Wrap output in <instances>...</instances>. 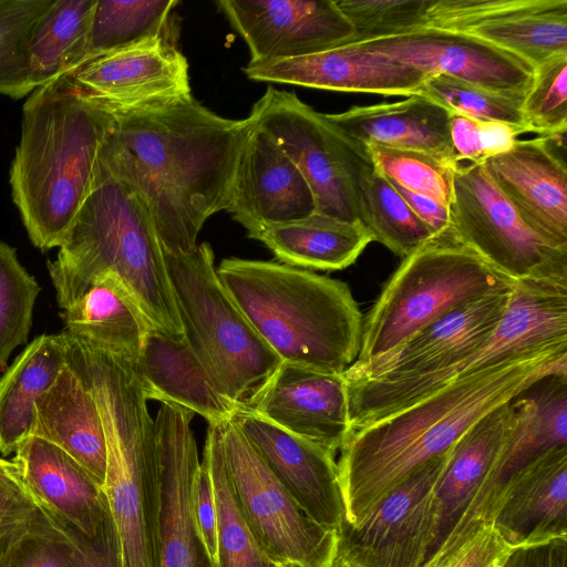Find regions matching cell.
<instances>
[{
	"label": "cell",
	"mask_w": 567,
	"mask_h": 567,
	"mask_svg": "<svg viewBox=\"0 0 567 567\" xmlns=\"http://www.w3.org/2000/svg\"><path fill=\"white\" fill-rule=\"evenodd\" d=\"M250 120L217 115L193 95L113 117L99 168L147 209L163 248L187 251L226 210Z\"/></svg>",
	"instance_id": "1"
},
{
	"label": "cell",
	"mask_w": 567,
	"mask_h": 567,
	"mask_svg": "<svg viewBox=\"0 0 567 567\" xmlns=\"http://www.w3.org/2000/svg\"><path fill=\"white\" fill-rule=\"evenodd\" d=\"M556 374H567V344L472 373L352 431L337 462L346 523L357 525L385 494L449 452L485 415Z\"/></svg>",
	"instance_id": "2"
},
{
	"label": "cell",
	"mask_w": 567,
	"mask_h": 567,
	"mask_svg": "<svg viewBox=\"0 0 567 567\" xmlns=\"http://www.w3.org/2000/svg\"><path fill=\"white\" fill-rule=\"evenodd\" d=\"M112 123L111 115L81 97L66 75L27 99L10 185L28 236L40 250L61 246L94 188Z\"/></svg>",
	"instance_id": "3"
},
{
	"label": "cell",
	"mask_w": 567,
	"mask_h": 567,
	"mask_svg": "<svg viewBox=\"0 0 567 567\" xmlns=\"http://www.w3.org/2000/svg\"><path fill=\"white\" fill-rule=\"evenodd\" d=\"M66 358L101 415L107 451L103 492L124 567H158L157 433L134 359L79 338L69 340Z\"/></svg>",
	"instance_id": "4"
},
{
	"label": "cell",
	"mask_w": 567,
	"mask_h": 567,
	"mask_svg": "<svg viewBox=\"0 0 567 567\" xmlns=\"http://www.w3.org/2000/svg\"><path fill=\"white\" fill-rule=\"evenodd\" d=\"M217 275L281 361L343 374L357 360L363 317L347 282L286 264L224 259Z\"/></svg>",
	"instance_id": "5"
},
{
	"label": "cell",
	"mask_w": 567,
	"mask_h": 567,
	"mask_svg": "<svg viewBox=\"0 0 567 567\" xmlns=\"http://www.w3.org/2000/svg\"><path fill=\"white\" fill-rule=\"evenodd\" d=\"M59 307L64 310L100 276L116 275L132 292L153 329L183 338L163 246L138 197L97 172L94 188L48 261Z\"/></svg>",
	"instance_id": "6"
},
{
	"label": "cell",
	"mask_w": 567,
	"mask_h": 567,
	"mask_svg": "<svg viewBox=\"0 0 567 567\" xmlns=\"http://www.w3.org/2000/svg\"><path fill=\"white\" fill-rule=\"evenodd\" d=\"M567 344V279L514 281L491 334L437 369L403 377L346 380L351 432L472 373L520 354Z\"/></svg>",
	"instance_id": "7"
},
{
	"label": "cell",
	"mask_w": 567,
	"mask_h": 567,
	"mask_svg": "<svg viewBox=\"0 0 567 567\" xmlns=\"http://www.w3.org/2000/svg\"><path fill=\"white\" fill-rule=\"evenodd\" d=\"M513 281L462 244L451 226L404 257L362 322L355 363L380 357L450 312Z\"/></svg>",
	"instance_id": "8"
},
{
	"label": "cell",
	"mask_w": 567,
	"mask_h": 567,
	"mask_svg": "<svg viewBox=\"0 0 567 567\" xmlns=\"http://www.w3.org/2000/svg\"><path fill=\"white\" fill-rule=\"evenodd\" d=\"M183 337L218 391L239 404L279 365L221 284L208 243L187 251L163 248Z\"/></svg>",
	"instance_id": "9"
},
{
	"label": "cell",
	"mask_w": 567,
	"mask_h": 567,
	"mask_svg": "<svg viewBox=\"0 0 567 567\" xmlns=\"http://www.w3.org/2000/svg\"><path fill=\"white\" fill-rule=\"evenodd\" d=\"M223 444L233 489L261 549L276 564L332 567L340 534L308 517L240 430L223 425Z\"/></svg>",
	"instance_id": "10"
},
{
	"label": "cell",
	"mask_w": 567,
	"mask_h": 567,
	"mask_svg": "<svg viewBox=\"0 0 567 567\" xmlns=\"http://www.w3.org/2000/svg\"><path fill=\"white\" fill-rule=\"evenodd\" d=\"M449 209L457 239L511 281L567 279V250L523 223L484 164L458 163Z\"/></svg>",
	"instance_id": "11"
},
{
	"label": "cell",
	"mask_w": 567,
	"mask_h": 567,
	"mask_svg": "<svg viewBox=\"0 0 567 567\" xmlns=\"http://www.w3.org/2000/svg\"><path fill=\"white\" fill-rule=\"evenodd\" d=\"M450 451L414 471L357 525L344 520L338 555L358 567H421L432 553L434 488Z\"/></svg>",
	"instance_id": "12"
},
{
	"label": "cell",
	"mask_w": 567,
	"mask_h": 567,
	"mask_svg": "<svg viewBox=\"0 0 567 567\" xmlns=\"http://www.w3.org/2000/svg\"><path fill=\"white\" fill-rule=\"evenodd\" d=\"M248 117L298 166L312 190L317 213L358 220L344 161L347 137L324 113L317 112L292 92L269 86Z\"/></svg>",
	"instance_id": "13"
},
{
	"label": "cell",
	"mask_w": 567,
	"mask_h": 567,
	"mask_svg": "<svg viewBox=\"0 0 567 567\" xmlns=\"http://www.w3.org/2000/svg\"><path fill=\"white\" fill-rule=\"evenodd\" d=\"M66 76L83 100L112 117L192 96L188 63L175 38L95 56Z\"/></svg>",
	"instance_id": "14"
},
{
	"label": "cell",
	"mask_w": 567,
	"mask_h": 567,
	"mask_svg": "<svg viewBox=\"0 0 567 567\" xmlns=\"http://www.w3.org/2000/svg\"><path fill=\"white\" fill-rule=\"evenodd\" d=\"M413 65L425 73L445 74L491 92L524 97L534 66L480 38L437 28L350 43Z\"/></svg>",
	"instance_id": "15"
},
{
	"label": "cell",
	"mask_w": 567,
	"mask_h": 567,
	"mask_svg": "<svg viewBox=\"0 0 567 567\" xmlns=\"http://www.w3.org/2000/svg\"><path fill=\"white\" fill-rule=\"evenodd\" d=\"M425 28L463 32L533 66L567 52V0H432Z\"/></svg>",
	"instance_id": "16"
},
{
	"label": "cell",
	"mask_w": 567,
	"mask_h": 567,
	"mask_svg": "<svg viewBox=\"0 0 567 567\" xmlns=\"http://www.w3.org/2000/svg\"><path fill=\"white\" fill-rule=\"evenodd\" d=\"M194 413L161 403L155 419L159 478L158 567H216L197 526L192 485L199 467Z\"/></svg>",
	"instance_id": "17"
},
{
	"label": "cell",
	"mask_w": 567,
	"mask_h": 567,
	"mask_svg": "<svg viewBox=\"0 0 567 567\" xmlns=\"http://www.w3.org/2000/svg\"><path fill=\"white\" fill-rule=\"evenodd\" d=\"M218 8L258 64L346 44L353 29L334 0H219Z\"/></svg>",
	"instance_id": "18"
},
{
	"label": "cell",
	"mask_w": 567,
	"mask_h": 567,
	"mask_svg": "<svg viewBox=\"0 0 567 567\" xmlns=\"http://www.w3.org/2000/svg\"><path fill=\"white\" fill-rule=\"evenodd\" d=\"M240 405L334 455L351 432L343 374L281 361Z\"/></svg>",
	"instance_id": "19"
},
{
	"label": "cell",
	"mask_w": 567,
	"mask_h": 567,
	"mask_svg": "<svg viewBox=\"0 0 567 567\" xmlns=\"http://www.w3.org/2000/svg\"><path fill=\"white\" fill-rule=\"evenodd\" d=\"M231 422L240 430L301 511L340 533L344 503L334 454L238 405Z\"/></svg>",
	"instance_id": "20"
},
{
	"label": "cell",
	"mask_w": 567,
	"mask_h": 567,
	"mask_svg": "<svg viewBox=\"0 0 567 567\" xmlns=\"http://www.w3.org/2000/svg\"><path fill=\"white\" fill-rule=\"evenodd\" d=\"M226 212L246 228L248 237L265 226L301 219L317 212L312 190L298 166L251 121Z\"/></svg>",
	"instance_id": "21"
},
{
	"label": "cell",
	"mask_w": 567,
	"mask_h": 567,
	"mask_svg": "<svg viewBox=\"0 0 567 567\" xmlns=\"http://www.w3.org/2000/svg\"><path fill=\"white\" fill-rule=\"evenodd\" d=\"M484 167L523 223L548 246L567 250V167L550 138L517 140Z\"/></svg>",
	"instance_id": "22"
},
{
	"label": "cell",
	"mask_w": 567,
	"mask_h": 567,
	"mask_svg": "<svg viewBox=\"0 0 567 567\" xmlns=\"http://www.w3.org/2000/svg\"><path fill=\"white\" fill-rule=\"evenodd\" d=\"M244 72L250 80L259 82L404 96L420 94L430 76L413 65L353 44L300 58L248 63Z\"/></svg>",
	"instance_id": "23"
},
{
	"label": "cell",
	"mask_w": 567,
	"mask_h": 567,
	"mask_svg": "<svg viewBox=\"0 0 567 567\" xmlns=\"http://www.w3.org/2000/svg\"><path fill=\"white\" fill-rule=\"evenodd\" d=\"M512 289L476 299L433 322L393 350L346 370V380L427 372L483 342L504 316Z\"/></svg>",
	"instance_id": "24"
},
{
	"label": "cell",
	"mask_w": 567,
	"mask_h": 567,
	"mask_svg": "<svg viewBox=\"0 0 567 567\" xmlns=\"http://www.w3.org/2000/svg\"><path fill=\"white\" fill-rule=\"evenodd\" d=\"M489 520L512 549L567 539V446L547 451L517 472Z\"/></svg>",
	"instance_id": "25"
},
{
	"label": "cell",
	"mask_w": 567,
	"mask_h": 567,
	"mask_svg": "<svg viewBox=\"0 0 567 567\" xmlns=\"http://www.w3.org/2000/svg\"><path fill=\"white\" fill-rule=\"evenodd\" d=\"M513 423L503 452L463 516L489 520L514 475L555 447L567 446V374L545 378L512 400Z\"/></svg>",
	"instance_id": "26"
},
{
	"label": "cell",
	"mask_w": 567,
	"mask_h": 567,
	"mask_svg": "<svg viewBox=\"0 0 567 567\" xmlns=\"http://www.w3.org/2000/svg\"><path fill=\"white\" fill-rule=\"evenodd\" d=\"M12 461L24 486L52 518L95 536L109 503L102 486L82 465L35 435L22 441Z\"/></svg>",
	"instance_id": "27"
},
{
	"label": "cell",
	"mask_w": 567,
	"mask_h": 567,
	"mask_svg": "<svg viewBox=\"0 0 567 567\" xmlns=\"http://www.w3.org/2000/svg\"><path fill=\"white\" fill-rule=\"evenodd\" d=\"M134 365L148 400L186 409L208 424L233 420L239 404L218 391L184 337L172 338L150 329Z\"/></svg>",
	"instance_id": "28"
},
{
	"label": "cell",
	"mask_w": 567,
	"mask_h": 567,
	"mask_svg": "<svg viewBox=\"0 0 567 567\" xmlns=\"http://www.w3.org/2000/svg\"><path fill=\"white\" fill-rule=\"evenodd\" d=\"M511 402L485 415L451 449L434 488L431 555L466 513L499 458L513 423Z\"/></svg>",
	"instance_id": "29"
},
{
	"label": "cell",
	"mask_w": 567,
	"mask_h": 567,
	"mask_svg": "<svg viewBox=\"0 0 567 567\" xmlns=\"http://www.w3.org/2000/svg\"><path fill=\"white\" fill-rule=\"evenodd\" d=\"M30 435L63 450L103 488L107 451L101 415L91 390L68 359L37 404Z\"/></svg>",
	"instance_id": "30"
},
{
	"label": "cell",
	"mask_w": 567,
	"mask_h": 567,
	"mask_svg": "<svg viewBox=\"0 0 567 567\" xmlns=\"http://www.w3.org/2000/svg\"><path fill=\"white\" fill-rule=\"evenodd\" d=\"M450 114L434 101L412 94L402 101L353 106L324 117L361 145L424 151L457 162L450 137Z\"/></svg>",
	"instance_id": "31"
},
{
	"label": "cell",
	"mask_w": 567,
	"mask_h": 567,
	"mask_svg": "<svg viewBox=\"0 0 567 567\" xmlns=\"http://www.w3.org/2000/svg\"><path fill=\"white\" fill-rule=\"evenodd\" d=\"M346 166L354 193L357 218L373 241L403 259L435 235L377 168L367 147L348 136Z\"/></svg>",
	"instance_id": "32"
},
{
	"label": "cell",
	"mask_w": 567,
	"mask_h": 567,
	"mask_svg": "<svg viewBox=\"0 0 567 567\" xmlns=\"http://www.w3.org/2000/svg\"><path fill=\"white\" fill-rule=\"evenodd\" d=\"M249 237L261 241L286 265L320 270L351 266L373 241L360 221L317 212L301 219L265 226Z\"/></svg>",
	"instance_id": "33"
},
{
	"label": "cell",
	"mask_w": 567,
	"mask_h": 567,
	"mask_svg": "<svg viewBox=\"0 0 567 567\" xmlns=\"http://www.w3.org/2000/svg\"><path fill=\"white\" fill-rule=\"evenodd\" d=\"M66 359L63 332L34 338L0 379V453L12 454L33 427L35 408Z\"/></svg>",
	"instance_id": "34"
},
{
	"label": "cell",
	"mask_w": 567,
	"mask_h": 567,
	"mask_svg": "<svg viewBox=\"0 0 567 567\" xmlns=\"http://www.w3.org/2000/svg\"><path fill=\"white\" fill-rule=\"evenodd\" d=\"M61 318L69 334L133 359L153 329L132 292L114 274L97 277L62 310Z\"/></svg>",
	"instance_id": "35"
},
{
	"label": "cell",
	"mask_w": 567,
	"mask_h": 567,
	"mask_svg": "<svg viewBox=\"0 0 567 567\" xmlns=\"http://www.w3.org/2000/svg\"><path fill=\"white\" fill-rule=\"evenodd\" d=\"M95 4L96 0H53L34 23L28 41V58L35 89L85 62Z\"/></svg>",
	"instance_id": "36"
},
{
	"label": "cell",
	"mask_w": 567,
	"mask_h": 567,
	"mask_svg": "<svg viewBox=\"0 0 567 567\" xmlns=\"http://www.w3.org/2000/svg\"><path fill=\"white\" fill-rule=\"evenodd\" d=\"M223 425L208 424L203 451V457L209 467L216 504L215 566L275 567L276 563L255 539L235 496L224 453Z\"/></svg>",
	"instance_id": "37"
},
{
	"label": "cell",
	"mask_w": 567,
	"mask_h": 567,
	"mask_svg": "<svg viewBox=\"0 0 567 567\" xmlns=\"http://www.w3.org/2000/svg\"><path fill=\"white\" fill-rule=\"evenodd\" d=\"M177 4L176 0H96L85 62L154 39H176L172 16Z\"/></svg>",
	"instance_id": "38"
},
{
	"label": "cell",
	"mask_w": 567,
	"mask_h": 567,
	"mask_svg": "<svg viewBox=\"0 0 567 567\" xmlns=\"http://www.w3.org/2000/svg\"><path fill=\"white\" fill-rule=\"evenodd\" d=\"M40 289L16 248L0 240V372L8 368L13 350L28 341Z\"/></svg>",
	"instance_id": "39"
},
{
	"label": "cell",
	"mask_w": 567,
	"mask_h": 567,
	"mask_svg": "<svg viewBox=\"0 0 567 567\" xmlns=\"http://www.w3.org/2000/svg\"><path fill=\"white\" fill-rule=\"evenodd\" d=\"M53 0H0V94L21 99L32 93L30 32Z\"/></svg>",
	"instance_id": "40"
},
{
	"label": "cell",
	"mask_w": 567,
	"mask_h": 567,
	"mask_svg": "<svg viewBox=\"0 0 567 567\" xmlns=\"http://www.w3.org/2000/svg\"><path fill=\"white\" fill-rule=\"evenodd\" d=\"M364 146L377 168L389 181L450 206L457 162L424 151Z\"/></svg>",
	"instance_id": "41"
},
{
	"label": "cell",
	"mask_w": 567,
	"mask_h": 567,
	"mask_svg": "<svg viewBox=\"0 0 567 567\" xmlns=\"http://www.w3.org/2000/svg\"><path fill=\"white\" fill-rule=\"evenodd\" d=\"M526 133L559 140L567 130V52L534 66L530 86L522 102Z\"/></svg>",
	"instance_id": "42"
},
{
	"label": "cell",
	"mask_w": 567,
	"mask_h": 567,
	"mask_svg": "<svg viewBox=\"0 0 567 567\" xmlns=\"http://www.w3.org/2000/svg\"><path fill=\"white\" fill-rule=\"evenodd\" d=\"M420 94L450 113L480 121L506 123L525 131L522 114L524 97L491 92L445 74L430 75Z\"/></svg>",
	"instance_id": "43"
},
{
	"label": "cell",
	"mask_w": 567,
	"mask_h": 567,
	"mask_svg": "<svg viewBox=\"0 0 567 567\" xmlns=\"http://www.w3.org/2000/svg\"><path fill=\"white\" fill-rule=\"evenodd\" d=\"M353 29L346 43L404 34L425 28L432 0H334Z\"/></svg>",
	"instance_id": "44"
},
{
	"label": "cell",
	"mask_w": 567,
	"mask_h": 567,
	"mask_svg": "<svg viewBox=\"0 0 567 567\" xmlns=\"http://www.w3.org/2000/svg\"><path fill=\"white\" fill-rule=\"evenodd\" d=\"M512 550L491 520L466 516L421 567H499Z\"/></svg>",
	"instance_id": "45"
},
{
	"label": "cell",
	"mask_w": 567,
	"mask_h": 567,
	"mask_svg": "<svg viewBox=\"0 0 567 567\" xmlns=\"http://www.w3.org/2000/svg\"><path fill=\"white\" fill-rule=\"evenodd\" d=\"M0 567H79L78 549L41 507L31 528L0 559Z\"/></svg>",
	"instance_id": "46"
},
{
	"label": "cell",
	"mask_w": 567,
	"mask_h": 567,
	"mask_svg": "<svg viewBox=\"0 0 567 567\" xmlns=\"http://www.w3.org/2000/svg\"><path fill=\"white\" fill-rule=\"evenodd\" d=\"M525 131L501 122L480 121L450 114V137L458 163L484 164L488 158L508 151Z\"/></svg>",
	"instance_id": "47"
},
{
	"label": "cell",
	"mask_w": 567,
	"mask_h": 567,
	"mask_svg": "<svg viewBox=\"0 0 567 567\" xmlns=\"http://www.w3.org/2000/svg\"><path fill=\"white\" fill-rule=\"evenodd\" d=\"M40 512L19 474L0 482V559L31 528Z\"/></svg>",
	"instance_id": "48"
},
{
	"label": "cell",
	"mask_w": 567,
	"mask_h": 567,
	"mask_svg": "<svg viewBox=\"0 0 567 567\" xmlns=\"http://www.w3.org/2000/svg\"><path fill=\"white\" fill-rule=\"evenodd\" d=\"M52 519L76 546L79 567H124L121 539L110 507L93 537L71 525Z\"/></svg>",
	"instance_id": "49"
},
{
	"label": "cell",
	"mask_w": 567,
	"mask_h": 567,
	"mask_svg": "<svg viewBox=\"0 0 567 567\" xmlns=\"http://www.w3.org/2000/svg\"><path fill=\"white\" fill-rule=\"evenodd\" d=\"M194 516L213 560L217 551V515L214 487L208 464L203 457L192 485Z\"/></svg>",
	"instance_id": "50"
},
{
	"label": "cell",
	"mask_w": 567,
	"mask_h": 567,
	"mask_svg": "<svg viewBox=\"0 0 567 567\" xmlns=\"http://www.w3.org/2000/svg\"><path fill=\"white\" fill-rule=\"evenodd\" d=\"M499 567H567V539L514 548Z\"/></svg>",
	"instance_id": "51"
},
{
	"label": "cell",
	"mask_w": 567,
	"mask_h": 567,
	"mask_svg": "<svg viewBox=\"0 0 567 567\" xmlns=\"http://www.w3.org/2000/svg\"><path fill=\"white\" fill-rule=\"evenodd\" d=\"M409 207L427 224L435 234L444 231L451 226L450 209L433 198L411 192L396 183L389 181Z\"/></svg>",
	"instance_id": "52"
},
{
	"label": "cell",
	"mask_w": 567,
	"mask_h": 567,
	"mask_svg": "<svg viewBox=\"0 0 567 567\" xmlns=\"http://www.w3.org/2000/svg\"><path fill=\"white\" fill-rule=\"evenodd\" d=\"M19 474L17 464L11 460L0 458V482Z\"/></svg>",
	"instance_id": "53"
},
{
	"label": "cell",
	"mask_w": 567,
	"mask_h": 567,
	"mask_svg": "<svg viewBox=\"0 0 567 567\" xmlns=\"http://www.w3.org/2000/svg\"><path fill=\"white\" fill-rule=\"evenodd\" d=\"M332 567H358V566L346 560L344 558H342L341 556L338 555Z\"/></svg>",
	"instance_id": "54"
},
{
	"label": "cell",
	"mask_w": 567,
	"mask_h": 567,
	"mask_svg": "<svg viewBox=\"0 0 567 567\" xmlns=\"http://www.w3.org/2000/svg\"><path fill=\"white\" fill-rule=\"evenodd\" d=\"M275 567H301V566L298 564H295V563H279V564H276Z\"/></svg>",
	"instance_id": "55"
}]
</instances>
